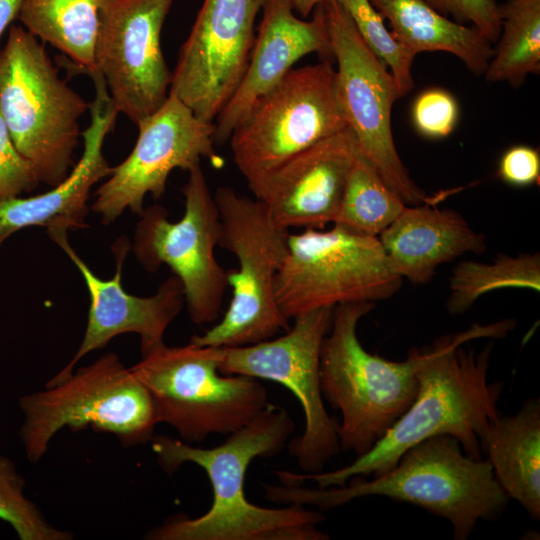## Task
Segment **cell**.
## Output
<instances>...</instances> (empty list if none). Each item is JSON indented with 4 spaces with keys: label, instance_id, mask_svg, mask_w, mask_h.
<instances>
[{
    "label": "cell",
    "instance_id": "cell-6",
    "mask_svg": "<svg viewBox=\"0 0 540 540\" xmlns=\"http://www.w3.org/2000/svg\"><path fill=\"white\" fill-rule=\"evenodd\" d=\"M19 407L24 416L20 438L33 464L63 428L78 432L90 427L116 436L124 447H134L150 442L159 424L148 391L114 352L58 384L23 395Z\"/></svg>",
    "mask_w": 540,
    "mask_h": 540
},
{
    "label": "cell",
    "instance_id": "cell-26",
    "mask_svg": "<svg viewBox=\"0 0 540 540\" xmlns=\"http://www.w3.org/2000/svg\"><path fill=\"white\" fill-rule=\"evenodd\" d=\"M506 288L539 292V253L499 254L488 263L466 260L456 264L449 281L447 312L463 314L483 295Z\"/></svg>",
    "mask_w": 540,
    "mask_h": 540
},
{
    "label": "cell",
    "instance_id": "cell-16",
    "mask_svg": "<svg viewBox=\"0 0 540 540\" xmlns=\"http://www.w3.org/2000/svg\"><path fill=\"white\" fill-rule=\"evenodd\" d=\"M265 0H204L172 72L175 93L200 119L214 122L237 89Z\"/></svg>",
    "mask_w": 540,
    "mask_h": 540
},
{
    "label": "cell",
    "instance_id": "cell-8",
    "mask_svg": "<svg viewBox=\"0 0 540 540\" xmlns=\"http://www.w3.org/2000/svg\"><path fill=\"white\" fill-rule=\"evenodd\" d=\"M219 360L220 347L164 344L130 369L148 391L158 423L173 427L191 444L211 434H231L269 404L257 379L223 374Z\"/></svg>",
    "mask_w": 540,
    "mask_h": 540
},
{
    "label": "cell",
    "instance_id": "cell-2",
    "mask_svg": "<svg viewBox=\"0 0 540 540\" xmlns=\"http://www.w3.org/2000/svg\"><path fill=\"white\" fill-rule=\"evenodd\" d=\"M288 411L269 403L251 422L220 445L194 447L167 435H154L151 447L162 469L171 474L186 462L207 474L213 491L209 510L196 518L174 515L150 529L148 540H327L319 525L321 510L301 505L267 508L249 502L244 492L247 469L255 458L278 454L294 432Z\"/></svg>",
    "mask_w": 540,
    "mask_h": 540
},
{
    "label": "cell",
    "instance_id": "cell-5",
    "mask_svg": "<svg viewBox=\"0 0 540 540\" xmlns=\"http://www.w3.org/2000/svg\"><path fill=\"white\" fill-rule=\"evenodd\" d=\"M87 110L89 103L59 76L45 44L12 24L0 50V112L40 182L56 186L72 170Z\"/></svg>",
    "mask_w": 540,
    "mask_h": 540
},
{
    "label": "cell",
    "instance_id": "cell-35",
    "mask_svg": "<svg viewBox=\"0 0 540 540\" xmlns=\"http://www.w3.org/2000/svg\"><path fill=\"white\" fill-rule=\"evenodd\" d=\"M295 11H297L302 17H307L314 8L320 4L323 0H291Z\"/></svg>",
    "mask_w": 540,
    "mask_h": 540
},
{
    "label": "cell",
    "instance_id": "cell-7",
    "mask_svg": "<svg viewBox=\"0 0 540 540\" xmlns=\"http://www.w3.org/2000/svg\"><path fill=\"white\" fill-rule=\"evenodd\" d=\"M219 246L232 253L237 269L227 270L232 298L222 319L190 342L237 347L275 337L290 328L275 296V279L288 253L289 230L278 226L267 206L229 186L218 187Z\"/></svg>",
    "mask_w": 540,
    "mask_h": 540
},
{
    "label": "cell",
    "instance_id": "cell-27",
    "mask_svg": "<svg viewBox=\"0 0 540 540\" xmlns=\"http://www.w3.org/2000/svg\"><path fill=\"white\" fill-rule=\"evenodd\" d=\"M403 199L358 153L348 175L333 224L356 234L378 237L406 207Z\"/></svg>",
    "mask_w": 540,
    "mask_h": 540
},
{
    "label": "cell",
    "instance_id": "cell-1",
    "mask_svg": "<svg viewBox=\"0 0 540 540\" xmlns=\"http://www.w3.org/2000/svg\"><path fill=\"white\" fill-rule=\"evenodd\" d=\"M516 325L514 319L473 323L463 331L438 337L426 345V355L417 368L415 399L371 450L334 471L278 470L275 476L283 484L312 481L319 488L343 486L353 477L388 471L407 449L436 435L456 438L466 455L483 459V439L490 424L501 415L498 403L505 384L488 380L492 340L480 350L465 348L464 344L504 338Z\"/></svg>",
    "mask_w": 540,
    "mask_h": 540
},
{
    "label": "cell",
    "instance_id": "cell-10",
    "mask_svg": "<svg viewBox=\"0 0 540 540\" xmlns=\"http://www.w3.org/2000/svg\"><path fill=\"white\" fill-rule=\"evenodd\" d=\"M402 280L388 265L378 237L334 224L329 230L289 233L275 296L290 320L318 308L388 299L401 288Z\"/></svg>",
    "mask_w": 540,
    "mask_h": 540
},
{
    "label": "cell",
    "instance_id": "cell-21",
    "mask_svg": "<svg viewBox=\"0 0 540 540\" xmlns=\"http://www.w3.org/2000/svg\"><path fill=\"white\" fill-rule=\"evenodd\" d=\"M378 239L391 270L415 284L431 281L445 263L486 249L484 235L460 213L430 204L406 205Z\"/></svg>",
    "mask_w": 540,
    "mask_h": 540
},
{
    "label": "cell",
    "instance_id": "cell-20",
    "mask_svg": "<svg viewBox=\"0 0 540 540\" xmlns=\"http://www.w3.org/2000/svg\"><path fill=\"white\" fill-rule=\"evenodd\" d=\"M90 77L95 97L89 104V126L81 132L84 149L79 161L68 176L51 190L32 197L17 196L0 201V246L12 234L26 227L69 231L87 226L91 188L111 172L103 145L118 115L103 77L99 73Z\"/></svg>",
    "mask_w": 540,
    "mask_h": 540
},
{
    "label": "cell",
    "instance_id": "cell-31",
    "mask_svg": "<svg viewBox=\"0 0 540 540\" xmlns=\"http://www.w3.org/2000/svg\"><path fill=\"white\" fill-rule=\"evenodd\" d=\"M33 165L17 150L0 112V201L39 185Z\"/></svg>",
    "mask_w": 540,
    "mask_h": 540
},
{
    "label": "cell",
    "instance_id": "cell-34",
    "mask_svg": "<svg viewBox=\"0 0 540 540\" xmlns=\"http://www.w3.org/2000/svg\"><path fill=\"white\" fill-rule=\"evenodd\" d=\"M24 0H0V38L17 19Z\"/></svg>",
    "mask_w": 540,
    "mask_h": 540
},
{
    "label": "cell",
    "instance_id": "cell-32",
    "mask_svg": "<svg viewBox=\"0 0 540 540\" xmlns=\"http://www.w3.org/2000/svg\"><path fill=\"white\" fill-rule=\"evenodd\" d=\"M443 15H451L457 22H469L491 43H496L501 32L499 6L495 0H426Z\"/></svg>",
    "mask_w": 540,
    "mask_h": 540
},
{
    "label": "cell",
    "instance_id": "cell-4",
    "mask_svg": "<svg viewBox=\"0 0 540 540\" xmlns=\"http://www.w3.org/2000/svg\"><path fill=\"white\" fill-rule=\"evenodd\" d=\"M374 302H353L333 308L320 352L323 399L339 411L340 450L357 457L373 448L410 407L418 391L416 371L426 346L412 348L403 361L371 354L357 336L360 320Z\"/></svg>",
    "mask_w": 540,
    "mask_h": 540
},
{
    "label": "cell",
    "instance_id": "cell-18",
    "mask_svg": "<svg viewBox=\"0 0 540 540\" xmlns=\"http://www.w3.org/2000/svg\"><path fill=\"white\" fill-rule=\"evenodd\" d=\"M358 153L356 138L346 127L284 163L254 197L284 229H323L336 219Z\"/></svg>",
    "mask_w": 540,
    "mask_h": 540
},
{
    "label": "cell",
    "instance_id": "cell-11",
    "mask_svg": "<svg viewBox=\"0 0 540 540\" xmlns=\"http://www.w3.org/2000/svg\"><path fill=\"white\" fill-rule=\"evenodd\" d=\"M336 59V87L346 126L359 153L407 205H436L447 193L428 196L403 164L392 134L391 113L401 97L387 67L368 48L351 17L336 0L321 2Z\"/></svg>",
    "mask_w": 540,
    "mask_h": 540
},
{
    "label": "cell",
    "instance_id": "cell-29",
    "mask_svg": "<svg viewBox=\"0 0 540 540\" xmlns=\"http://www.w3.org/2000/svg\"><path fill=\"white\" fill-rule=\"evenodd\" d=\"M351 17L368 48L389 68L401 97L413 86L412 64L415 55L388 30L383 16L369 0H336Z\"/></svg>",
    "mask_w": 540,
    "mask_h": 540
},
{
    "label": "cell",
    "instance_id": "cell-33",
    "mask_svg": "<svg viewBox=\"0 0 540 540\" xmlns=\"http://www.w3.org/2000/svg\"><path fill=\"white\" fill-rule=\"evenodd\" d=\"M498 176L507 184L525 187L539 182L540 154L538 149L516 145L507 149L498 164Z\"/></svg>",
    "mask_w": 540,
    "mask_h": 540
},
{
    "label": "cell",
    "instance_id": "cell-3",
    "mask_svg": "<svg viewBox=\"0 0 540 540\" xmlns=\"http://www.w3.org/2000/svg\"><path fill=\"white\" fill-rule=\"evenodd\" d=\"M343 486L308 488L303 484H263L269 501L328 510L365 496H384L445 518L456 540H466L480 520H496L509 497L486 459L466 455L450 435L427 438L409 449L388 471Z\"/></svg>",
    "mask_w": 540,
    "mask_h": 540
},
{
    "label": "cell",
    "instance_id": "cell-17",
    "mask_svg": "<svg viewBox=\"0 0 540 540\" xmlns=\"http://www.w3.org/2000/svg\"><path fill=\"white\" fill-rule=\"evenodd\" d=\"M47 233L81 273L89 293L90 306L79 348L67 365L45 386L58 384L68 378L84 356L105 347L121 334L135 333L139 336L141 356L165 344V332L185 303L183 286L175 275L166 279L154 295L135 296L126 292L121 283L122 269L129 250L126 238H121L113 246L116 271L111 279L104 280L95 275L72 248L67 239L68 231L49 230Z\"/></svg>",
    "mask_w": 540,
    "mask_h": 540
},
{
    "label": "cell",
    "instance_id": "cell-12",
    "mask_svg": "<svg viewBox=\"0 0 540 540\" xmlns=\"http://www.w3.org/2000/svg\"><path fill=\"white\" fill-rule=\"evenodd\" d=\"M182 188L185 210L172 222L160 205L144 208L137 223L132 250L150 272L162 264L180 280L189 317L198 325L220 315L228 287L227 270L218 262L221 221L214 195L200 165L190 169Z\"/></svg>",
    "mask_w": 540,
    "mask_h": 540
},
{
    "label": "cell",
    "instance_id": "cell-25",
    "mask_svg": "<svg viewBox=\"0 0 540 540\" xmlns=\"http://www.w3.org/2000/svg\"><path fill=\"white\" fill-rule=\"evenodd\" d=\"M499 12L501 32L484 75L520 86L540 72V0H506Z\"/></svg>",
    "mask_w": 540,
    "mask_h": 540
},
{
    "label": "cell",
    "instance_id": "cell-30",
    "mask_svg": "<svg viewBox=\"0 0 540 540\" xmlns=\"http://www.w3.org/2000/svg\"><path fill=\"white\" fill-rule=\"evenodd\" d=\"M459 117V106L454 96L441 88L421 92L412 106V121L422 136L439 139L454 130Z\"/></svg>",
    "mask_w": 540,
    "mask_h": 540
},
{
    "label": "cell",
    "instance_id": "cell-9",
    "mask_svg": "<svg viewBox=\"0 0 540 540\" xmlns=\"http://www.w3.org/2000/svg\"><path fill=\"white\" fill-rule=\"evenodd\" d=\"M329 59L292 68L258 97L229 137L233 161L253 195L288 160L346 128Z\"/></svg>",
    "mask_w": 540,
    "mask_h": 540
},
{
    "label": "cell",
    "instance_id": "cell-23",
    "mask_svg": "<svg viewBox=\"0 0 540 540\" xmlns=\"http://www.w3.org/2000/svg\"><path fill=\"white\" fill-rule=\"evenodd\" d=\"M388 19L394 37L414 55L442 51L458 57L474 75H484L491 42L474 26L448 19L426 0H369Z\"/></svg>",
    "mask_w": 540,
    "mask_h": 540
},
{
    "label": "cell",
    "instance_id": "cell-15",
    "mask_svg": "<svg viewBox=\"0 0 540 540\" xmlns=\"http://www.w3.org/2000/svg\"><path fill=\"white\" fill-rule=\"evenodd\" d=\"M175 0H106L95 48L96 73L118 114L134 125L166 101L170 72L161 31Z\"/></svg>",
    "mask_w": 540,
    "mask_h": 540
},
{
    "label": "cell",
    "instance_id": "cell-22",
    "mask_svg": "<svg viewBox=\"0 0 540 540\" xmlns=\"http://www.w3.org/2000/svg\"><path fill=\"white\" fill-rule=\"evenodd\" d=\"M483 451L509 498L540 519V401L528 398L513 415L496 418L483 439Z\"/></svg>",
    "mask_w": 540,
    "mask_h": 540
},
{
    "label": "cell",
    "instance_id": "cell-13",
    "mask_svg": "<svg viewBox=\"0 0 540 540\" xmlns=\"http://www.w3.org/2000/svg\"><path fill=\"white\" fill-rule=\"evenodd\" d=\"M333 307L318 308L294 318L277 338L255 344L220 347L219 371L277 382L300 402L305 427L291 440L290 455L303 473L323 471L341 450L338 422L329 416L320 388V352Z\"/></svg>",
    "mask_w": 540,
    "mask_h": 540
},
{
    "label": "cell",
    "instance_id": "cell-14",
    "mask_svg": "<svg viewBox=\"0 0 540 540\" xmlns=\"http://www.w3.org/2000/svg\"><path fill=\"white\" fill-rule=\"evenodd\" d=\"M139 133L127 158L111 168L94 193L92 210L108 225L128 209L141 214L147 194L160 198L174 169L189 171L205 158L217 168L223 159L214 142V123L195 113L173 92L137 125Z\"/></svg>",
    "mask_w": 540,
    "mask_h": 540
},
{
    "label": "cell",
    "instance_id": "cell-28",
    "mask_svg": "<svg viewBox=\"0 0 540 540\" xmlns=\"http://www.w3.org/2000/svg\"><path fill=\"white\" fill-rule=\"evenodd\" d=\"M26 481L16 464L0 453V520L20 540H71L73 534L52 525L36 503L24 493Z\"/></svg>",
    "mask_w": 540,
    "mask_h": 540
},
{
    "label": "cell",
    "instance_id": "cell-19",
    "mask_svg": "<svg viewBox=\"0 0 540 540\" xmlns=\"http://www.w3.org/2000/svg\"><path fill=\"white\" fill-rule=\"evenodd\" d=\"M262 12L244 75L213 122L216 146L228 142L254 101L274 87L299 59L311 53L332 56L321 3L314 8L311 20L298 18L291 0H265Z\"/></svg>",
    "mask_w": 540,
    "mask_h": 540
},
{
    "label": "cell",
    "instance_id": "cell-24",
    "mask_svg": "<svg viewBox=\"0 0 540 540\" xmlns=\"http://www.w3.org/2000/svg\"><path fill=\"white\" fill-rule=\"evenodd\" d=\"M106 0H24L17 19L42 43L60 51L75 70L96 73L95 48Z\"/></svg>",
    "mask_w": 540,
    "mask_h": 540
}]
</instances>
